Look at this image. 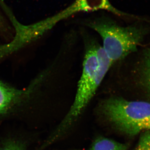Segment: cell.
Instances as JSON below:
<instances>
[{
  "mask_svg": "<svg viewBox=\"0 0 150 150\" xmlns=\"http://www.w3.org/2000/svg\"><path fill=\"white\" fill-rule=\"evenodd\" d=\"M84 46L82 70L74 102L51 137L56 140L82 114L96 93L112 64L96 38L82 30Z\"/></svg>",
  "mask_w": 150,
  "mask_h": 150,
  "instance_id": "obj_1",
  "label": "cell"
},
{
  "mask_svg": "<svg viewBox=\"0 0 150 150\" xmlns=\"http://www.w3.org/2000/svg\"><path fill=\"white\" fill-rule=\"evenodd\" d=\"M83 24L99 34L103 49L112 66L137 51L146 33V30L140 25L122 26L107 17L86 20Z\"/></svg>",
  "mask_w": 150,
  "mask_h": 150,
  "instance_id": "obj_2",
  "label": "cell"
},
{
  "mask_svg": "<svg viewBox=\"0 0 150 150\" xmlns=\"http://www.w3.org/2000/svg\"><path fill=\"white\" fill-rule=\"evenodd\" d=\"M98 110L118 130L131 136L135 126L150 116V103L128 100L110 94L100 100Z\"/></svg>",
  "mask_w": 150,
  "mask_h": 150,
  "instance_id": "obj_3",
  "label": "cell"
},
{
  "mask_svg": "<svg viewBox=\"0 0 150 150\" xmlns=\"http://www.w3.org/2000/svg\"><path fill=\"white\" fill-rule=\"evenodd\" d=\"M105 10L121 16H129L112 6L108 0H76L66 9L62 11L50 18L55 25L71 16L81 12H88L99 10Z\"/></svg>",
  "mask_w": 150,
  "mask_h": 150,
  "instance_id": "obj_4",
  "label": "cell"
},
{
  "mask_svg": "<svg viewBox=\"0 0 150 150\" xmlns=\"http://www.w3.org/2000/svg\"><path fill=\"white\" fill-rule=\"evenodd\" d=\"M36 83L27 88L19 89L0 81V116L6 114L32 96Z\"/></svg>",
  "mask_w": 150,
  "mask_h": 150,
  "instance_id": "obj_5",
  "label": "cell"
},
{
  "mask_svg": "<svg viewBox=\"0 0 150 150\" xmlns=\"http://www.w3.org/2000/svg\"><path fill=\"white\" fill-rule=\"evenodd\" d=\"M127 144H121L105 138H100L93 144L90 150H127Z\"/></svg>",
  "mask_w": 150,
  "mask_h": 150,
  "instance_id": "obj_6",
  "label": "cell"
},
{
  "mask_svg": "<svg viewBox=\"0 0 150 150\" xmlns=\"http://www.w3.org/2000/svg\"><path fill=\"white\" fill-rule=\"evenodd\" d=\"M25 143L14 139L5 141L0 146V150H26Z\"/></svg>",
  "mask_w": 150,
  "mask_h": 150,
  "instance_id": "obj_7",
  "label": "cell"
},
{
  "mask_svg": "<svg viewBox=\"0 0 150 150\" xmlns=\"http://www.w3.org/2000/svg\"><path fill=\"white\" fill-rule=\"evenodd\" d=\"M135 150H150V130L144 131L141 134Z\"/></svg>",
  "mask_w": 150,
  "mask_h": 150,
  "instance_id": "obj_8",
  "label": "cell"
},
{
  "mask_svg": "<svg viewBox=\"0 0 150 150\" xmlns=\"http://www.w3.org/2000/svg\"><path fill=\"white\" fill-rule=\"evenodd\" d=\"M150 130V116L139 122L132 131L131 136H134L143 131Z\"/></svg>",
  "mask_w": 150,
  "mask_h": 150,
  "instance_id": "obj_9",
  "label": "cell"
},
{
  "mask_svg": "<svg viewBox=\"0 0 150 150\" xmlns=\"http://www.w3.org/2000/svg\"><path fill=\"white\" fill-rule=\"evenodd\" d=\"M146 74L148 86L150 91V51L146 56Z\"/></svg>",
  "mask_w": 150,
  "mask_h": 150,
  "instance_id": "obj_10",
  "label": "cell"
},
{
  "mask_svg": "<svg viewBox=\"0 0 150 150\" xmlns=\"http://www.w3.org/2000/svg\"><path fill=\"white\" fill-rule=\"evenodd\" d=\"M5 23L0 13V29H3L4 28Z\"/></svg>",
  "mask_w": 150,
  "mask_h": 150,
  "instance_id": "obj_11",
  "label": "cell"
}]
</instances>
